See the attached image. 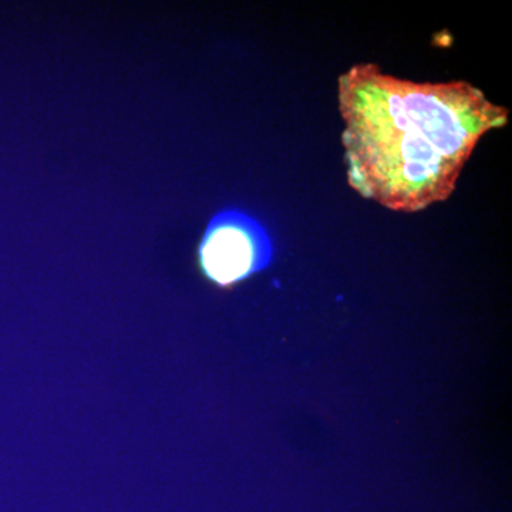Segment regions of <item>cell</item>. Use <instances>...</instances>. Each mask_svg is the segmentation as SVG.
Segmentation results:
<instances>
[{"instance_id":"obj_1","label":"cell","mask_w":512,"mask_h":512,"mask_svg":"<svg viewBox=\"0 0 512 512\" xmlns=\"http://www.w3.org/2000/svg\"><path fill=\"white\" fill-rule=\"evenodd\" d=\"M339 109L350 187L399 212L446 201L478 141L508 123L473 84L410 82L373 63L339 77Z\"/></svg>"},{"instance_id":"obj_2","label":"cell","mask_w":512,"mask_h":512,"mask_svg":"<svg viewBox=\"0 0 512 512\" xmlns=\"http://www.w3.org/2000/svg\"><path fill=\"white\" fill-rule=\"evenodd\" d=\"M272 258L274 248L264 227L234 208L211 218L195 254L202 278L220 291H232L261 274Z\"/></svg>"}]
</instances>
